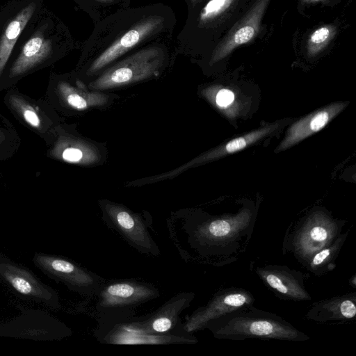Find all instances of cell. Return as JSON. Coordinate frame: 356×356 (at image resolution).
I'll return each instance as SVG.
<instances>
[{"label":"cell","mask_w":356,"mask_h":356,"mask_svg":"<svg viewBox=\"0 0 356 356\" xmlns=\"http://www.w3.org/2000/svg\"><path fill=\"white\" fill-rule=\"evenodd\" d=\"M257 208L243 202L235 211H193L168 225L171 240L188 261L222 267L236 262L249 246Z\"/></svg>","instance_id":"cell-1"},{"label":"cell","mask_w":356,"mask_h":356,"mask_svg":"<svg viewBox=\"0 0 356 356\" xmlns=\"http://www.w3.org/2000/svg\"><path fill=\"white\" fill-rule=\"evenodd\" d=\"M58 34L54 17L44 6L19 38L2 79V91L56 61L60 56Z\"/></svg>","instance_id":"cell-2"},{"label":"cell","mask_w":356,"mask_h":356,"mask_svg":"<svg viewBox=\"0 0 356 356\" xmlns=\"http://www.w3.org/2000/svg\"><path fill=\"white\" fill-rule=\"evenodd\" d=\"M204 329L217 339H248L305 341L310 337L276 314L253 305L242 307L209 321Z\"/></svg>","instance_id":"cell-3"},{"label":"cell","mask_w":356,"mask_h":356,"mask_svg":"<svg viewBox=\"0 0 356 356\" xmlns=\"http://www.w3.org/2000/svg\"><path fill=\"white\" fill-rule=\"evenodd\" d=\"M346 223L324 207H314L288 225L282 244V254L291 256L305 268L316 252L338 237Z\"/></svg>","instance_id":"cell-4"},{"label":"cell","mask_w":356,"mask_h":356,"mask_svg":"<svg viewBox=\"0 0 356 356\" xmlns=\"http://www.w3.org/2000/svg\"><path fill=\"white\" fill-rule=\"evenodd\" d=\"M164 61L161 48L146 47L107 69L87 86L103 92L145 81L159 75Z\"/></svg>","instance_id":"cell-5"},{"label":"cell","mask_w":356,"mask_h":356,"mask_svg":"<svg viewBox=\"0 0 356 356\" xmlns=\"http://www.w3.org/2000/svg\"><path fill=\"white\" fill-rule=\"evenodd\" d=\"M100 317L128 318L134 309L160 296L152 284L134 279L106 282L96 296Z\"/></svg>","instance_id":"cell-6"},{"label":"cell","mask_w":356,"mask_h":356,"mask_svg":"<svg viewBox=\"0 0 356 356\" xmlns=\"http://www.w3.org/2000/svg\"><path fill=\"white\" fill-rule=\"evenodd\" d=\"M102 220L107 227L115 231L125 242L141 254L159 257L160 249L150 234L151 216H143L127 207L109 200L99 202Z\"/></svg>","instance_id":"cell-7"},{"label":"cell","mask_w":356,"mask_h":356,"mask_svg":"<svg viewBox=\"0 0 356 356\" xmlns=\"http://www.w3.org/2000/svg\"><path fill=\"white\" fill-rule=\"evenodd\" d=\"M4 104L20 124L42 138L46 145L52 140L61 123L56 110L45 99H35L13 87L7 89Z\"/></svg>","instance_id":"cell-8"},{"label":"cell","mask_w":356,"mask_h":356,"mask_svg":"<svg viewBox=\"0 0 356 356\" xmlns=\"http://www.w3.org/2000/svg\"><path fill=\"white\" fill-rule=\"evenodd\" d=\"M33 262L49 278L86 297L96 296L106 282L102 277L63 256L35 252Z\"/></svg>","instance_id":"cell-9"},{"label":"cell","mask_w":356,"mask_h":356,"mask_svg":"<svg viewBox=\"0 0 356 356\" xmlns=\"http://www.w3.org/2000/svg\"><path fill=\"white\" fill-rule=\"evenodd\" d=\"M44 99L58 113L67 115L103 107L108 104L109 96L89 89L79 79L72 81L67 77L52 74Z\"/></svg>","instance_id":"cell-10"},{"label":"cell","mask_w":356,"mask_h":356,"mask_svg":"<svg viewBox=\"0 0 356 356\" xmlns=\"http://www.w3.org/2000/svg\"><path fill=\"white\" fill-rule=\"evenodd\" d=\"M44 6L43 0H10L0 7V92L4 73L19 38Z\"/></svg>","instance_id":"cell-11"},{"label":"cell","mask_w":356,"mask_h":356,"mask_svg":"<svg viewBox=\"0 0 356 356\" xmlns=\"http://www.w3.org/2000/svg\"><path fill=\"white\" fill-rule=\"evenodd\" d=\"M0 282L19 298L44 305L52 310L61 308L58 293L42 282L29 268L0 253Z\"/></svg>","instance_id":"cell-12"},{"label":"cell","mask_w":356,"mask_h":356,"mask_svg":"<svg viewBox=\"0 0 356 356\" xmlns=\"http://www.w3.org/2000/svg\"><path fill=\"white\" fill-rule=\"evenodd\" d=\"M195 295L183 292L172 296L157 310L145 316L134 318H100L119 322L124 327L139 332L154 334H188L179 314L188 308Z\"/></svg>","instance_id":"cell-13"},{"label":"cell","mask_w":356,"mask_h":356,"mask_svg":"<svg viewBox=\"0 0 356 356\" xmlns=\"http://www.w3.org/2000/svg\"><path fill=\"white\" fill-rule=\"evenodd\" d=\"M20 309V315L10 321L0 323V337L60 341L72 334L70 327L48 312Z\"/></svg>","instance_id":"cell-14"},{"label":"cell","mask_w":356,"mask_h":356,"mask_svg":"<svg viewBox=\"0 0 356 356\" xmlns=\"http://www.w3.org/2000/svg\"><path fill=\"white\" fill-rule=\"evenodd\" d=\"M254 300L252 293L245 289L236 286L220 289L205 305L198 307L186 317L184 328L189 333L204 330L209 321L236 309L253 305Z\"/></svg>","instance_id":"cell-15"},{"label":"cell","mask_w":356,"mask_h":356,"mask_svg":"<svg viewBox=\"0 0 356 356\" xmlns=\"http://www.w3.org/2000/svg\"><path fill=\"white\" fill-rule=\"evenodd\" d=\"M255 274L278 298L286 301H309L312 296L305 285L309 273L290 268L286 265L266 264L254 267Z\"/></svg>","instance_id":"cell-16"},{"label":"cell","mask_w":356,"mask_h":356,"mask_svg":"<svg viewBox=\"0 0 356 356\" xmlns=\"http://www.w3.org/2000/svg\"><path fill=\"white\" fill-rule=\"evenodd\" d=\"M97 340L108 344H195L197 339L188 334H154L124 327L116 321L101 319L95 332Z\"/></svg>","instance_id":"cell-17"},{"label":"cell","mask_w":356,"mask_h":356,"mask_svg":"<svg viewBox=\"0 0 356 356\" xmlns=\"http://www.w3.org/2000/svg\"><path fill=\"white\" fill-rule=\"evenodd\" d=\"M280 126L278 122L268 123L263 127L246 133L244 135L236 137L232 140L221 144L214 149L194 158L184 165L158 176L151 177L143 180V184L159 181L175 177L184 171L191 168L202 165L206 163L218 159L221 157L241 151L260 140L266 138L273 132L275 131Z\"/></svg>","instance_id":"cell-18"},{"label":"cell","mask_w":356,"mask_h":356,"mask_svg":"<svg viewBox=\"0 0 356 356\" xmlns=\"http://www.w3.org/2000/svg\"><path fill=\"white\" fill-rule=\"evenodd\" d=\"M270 0H256L248 12L237 22L215 48L210 60L213 65L236 48L252 41L258 34L264 13Z\"/></svg>","instance_id":"cell-19"},{"label":"cell","mask_w":356,"mask_h":356,"mask_svg":"<svg viewBox=\"0 0 356 356\" xmlns=\"http://www.w3.org/2000/svg\"><path fill=\"white\" fill-rule=\"evenodd\" d=\"M47 146L48 157L70 164L87 165L95 163L99 159L95 147L74 135L66 125L61 123Z\"/></svg>","instance_id":"cell-20"},{"label":"cell","mask_w":356,"mask_h":356,"mask_svg":"<svg viewBox=\"0 0 356 356\" xmlns=\"http://www.w3.org/2000/svg\"><path fill=\"white\" fill-rule=\"evenodd\" d=\"M163 24V18L161 16H151L142 20L112 43L95 58L88 68L87 74L93 75L105 67L147 37L160 30Z\"/></svg>","instance_id":"cell-21"},{"label":"cell","mask_w":356,"mask_h":356,"mask_svg":"<svg viewBox=\"0 0 356 356\" xmlns=\"http://www.w3.org/2000/svg\"><path fill=\"white\" fill-rule=\"evenodd\" d=\"M348 105V102L332 103L296 121L288 129L275 152L284 151L318 132Z\"/></svg>","instance_id":"cell-22"},{"label":"cell","mask_w":356,"mask_h":356,"mask_svg":"<svg viewBox=\"0 0 356 356\" xmlns=\"http://www.w3.org/2000/svg\"><path fill=\"white\" fill-rule=\"evenodd\" d=\"M356 317V292L321 300L314 302L305 318L318 324L350 323Z\"/></svg>","instance_id":"cell-23"},{"label":"cell","mask_w":356,"mask_h":356,"mask_svg":"<svg viewBox=\"0 0 356 356\" xmlns=\"http://www.w3.org/2000/svg\"><path fill=\"white\" fill-rule=\"evenodd\" d=\"M350 229L341 233L329 245L316 252L305 266L309 273L321 277L332 272L336 268V259L349 234Z\"/></svg>","instance_id":"cell-24"},{"label":"cell","mask_w":356,"mask_h":356,"mask_svg":"<svg viewBox=\"0 0 356 356\" xmlns=\"http://www.w3.org/2000/svg\"><path fill=\"white\" fill-rule=\"evenodd\" d=\"M202 96L229 119L236 118L243 109V102L236 93L220 85H213L202 90Z\"/></svg>","instance_id":"cell-25"},{"label":"cell","mask_w":356,"mask_h":356,"mask_svg":"<svg viewBox=\"0 0 356 356\" xmlns=\"http://www.w3.org/2000/svg\"><path fill=\"white\" fill-rule=\"evenodd\" d=\"M21 139L13 124L0 113V161L10 159L17 153Z\"/></svg>","instance_id":"cell-26"},{"label":"cell","mask_w":356,"mask_h":356,"mask_svg":"<svg viewBox=\"0 0 356 356\" xmlns=\"http://www.w3.org/2000/svg\"><path fill=\"white\" fill-rule=\"evenodd\" d=\"M337 33L332 24L322 26L314 30L309 36L307 42V53L314 57L321 53L331 42Z\"/></svg>","instance_id":"cell-27"},{"label":"cell","mask_w":356,"mask_h":356,"mask_svg":"<svg viewBox=\"0 0 356 356\" xmlns=\"http://www.w3.org/2000/svg\"><path fill=\"white\" fill-rule=\"evenodd\" d=\"M236 0H210L202 9L200 21L202 23L212 20L223 13Z\"/></svg>","instance_id":"cell-28"},{"label":"cell","mask_w":356,"mask_h":356,"mask_svg":"<svg viewBox=\"0 0 356 356\" xmlns=\"http://www.w3.org/2000/svg\"><path fill=\"white\" fill-rule=\"evenodd\" d=\"M348 284L350 285L353 288H356V275L353 274L349 279H348Z\"/></svg>","instance_id":"cell-29"},{"label":"cell","mask_w":356,"mask_h":356,"mask_svg":"<svg viewBox=\"0 0 356 356\" xmlns=\"http://www.w3.org/2000/svg\"><path fill=\"white\" fill-rule=\"evenodd\" d=\"M305 3L325 2L327 0H302Z\"/></svg>","instance_id":"cell-30"},{"label":"cell","mask_w":356,"mask_h":356,"mask_svg":"<svg viewBox=\"0 0 356 356\" xmlns=\"http://www.w3.org/2000/svg\"><path fill=\"white\" fill-rule=\"evenodd\" d=\"M99 1H102V2H108V1H111L112 0H97Z\"/></svg>","instance_id":"cell-31"},{"label":"cell","mask_w":356,"mask_h":356,"mask_svg":"<svg viewBox=\"0 0 356 356\" xmlns=\"http://www.w3.org/2000/svg\"><path fill=\"white\" fill-rule=\"evenodd\" d=\"M197 1H198V0H191L192 3H193V4H195V3H196V2H197Z\"/></svg>","instance_id":"cell-32"}]
</instances>
